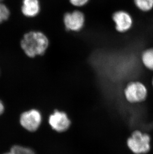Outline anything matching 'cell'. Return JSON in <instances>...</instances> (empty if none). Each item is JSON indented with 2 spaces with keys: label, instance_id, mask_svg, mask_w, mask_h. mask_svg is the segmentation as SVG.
Listing matches in <instances>:
<instances>
[{
  "label": "cell",
  "instance_id": "obj_9",
  "mask_svg": "<svg viewBox=\"0 0 153 154\" xmlns=\"http://www.w3.org/2000/svg\"><path fill=\"white\" fill-rule=\"evenodd\" d=\"M141 58L145 66L153 70V48L145 50L142 54Z\"/></svg>",
  "mask_w": 153,
  "mask_h": 154
},
{
  "label": "cell",
  "instance_id": "obj_16",
  "mask_svg": "<svg viewBox=\"0 0 153 154\" xmlns=\"http://www.w3.org/2000/svg\"><path fill=\"white\" fill-rule=\"evenodd\" d=\"M2 1V0H0V2H1Z\"/></svg>",
  "mask_w": 153,
  "mask_h": 154
},
{
  "label": "cell",
  "instance_id": "obj_1",
  "mask_svg": "<svg viewBox=\"0 0 153 154\" xmlns=\"http://www.w3.org/2000/svg\"><path fill=\"white\" fill-rule=\"evenodd\" d=\"M22 50L28 57L34 58L44 55L49 45L47 36L40 31H31L23 36L20 42Z\"/></svg>",
  "mask_w": 153,
  "mask_h": 154
},
{
  "label": "cell",
  "instance_id": "obj_5",
  "mask_svg": "<svg viewBox=\"0 0 153 154\" xmlns=\"http://www.w3.org/2000/svg\"><path fill=\"white\" fill-rule=\"evenodd\" d=\"M125 97L130 103L141 102L146 99L147 90L144 85L139 82L129 83L124 90Z\"/></svg>",
  "mask_w": 153,
  "mask_h": 154
},
{
  "label": "cell",
  "instance_id": "obj_13",
  "mask_svg": "<svg viewBox=\"0 0 153 154\" xmlns=\"http://www.w3.org/2000/svg\"><path fill=\"white\" fill-rule=\"evenodd\" d=\"M89 1L90 0H69V2L74 7H81L86 5Z\"/></svg>",
  "mask_w": 153,
  "mask_h": 154
},
{
  "label": "cell",
  "instance_id": "obj_15",
  "mask_svg": "<svg viewBox=\"0 0 153 154\" xmlns=\"http://www.w3.org/2000/svg\"><path fill=\"white\" fill-rule=\"evenodd\" d=\"M12 154V153H10V152H7V153H4V154Z\"/></svg>",
  "mask_w": 153,
  "mask_h": 154
},
{
  "label": "cell",
  "instance_id": "obj_11",
  "mask_svg": "<svg viewBox=\"0 0 153 154\" xmlns=\"http://www.w3.org/2000/svg\"><path fill=\"white\" fill-rule=\"evenodd\" d=\"M10 152L12 154H35L32 149L17 145L13 146L10 149Z\"/></svg>",
  "mask_w": 153,
  "mask_h": 154
},
{
  "label": "cell",
  "instance_id": "obj_3",
  "mask_svg": "<svg viewBox=\"0 0 153 154\" xmlns=\"http://www.w3.org/2000/svg\"><path fill=\"white\" fill-rule=\"evenodd\" d=\"M41 113L37 109H32L22 113L20 117V123L26 131L34 132L37 131L42 123Z\"/></svg>",
  "mask_w": 153,
  "mask_h": 154
},
{
  "label": "cell",
  "instance_id": "obj_2",
  "mask_svg": "<svg viewBox=\"0 0 153 154\" xmlns=\"http://www.w3.org/2000/svg\"><path fill=\"white\" fill-rule=\"evenodd\" d=\"M150 138L147 134L135 131L128 139L127 144L129 148L135 154L147 153L150 149Z\"/></svg>",
  "mask_w": 153,
  "mask_h": 154
},
{
  "label": "cell",
  "instance_id": "obj_10",
  "mask_svg": "<svg viewBox=\"0 0 153 154\" xmlns=\"http://www.w3.org/2000/svg\"><path fill=\"white\" fill-rule=\"evenodd\" d=\"M138 9L142 12H149L153 8V0H134Z\"/></svg>",
  "mask_w": 153,
  "mask_h": 154
},
{
  "label": "cell",
  "instance_id": "obj_14",
  "mask_svg": "<svg viewBox=\"0 0 153 154\" xmlns=\"http://www.w3.org/2000/svg\"><path fill=\"white\" fill-rule=\"evenodd\" d=\"M4 105L3 104V102H2V101L0 100V116L3 114V112L4 111Z\"/></svg>",
  "mask_w": 153,
  "mask_h": 154
},
{
  "label": "cell",
  "instance_id": "obj_4",
  "mask_svg": "<svg viewBox=\"0 0 153 154\" xmlns=\"http://www.w3.org/2000/svg\"><path fill=\"white\" fill-rule=\"evenodd\" d=\"M63 21L67 31L78 32L84 28L85 16L80 11L67 12L64 15Z\"/></svg>",
  "mask_w": 153,
  "mask_h": 154
},
{
  "label": "cell",
  "instance_id": "obj_7",
  "mask_svg": "<svg viewBox=\"0 0 153 154\" xmlns=\"http://www.w3.org/2000/svg\"><path fill=\"white\" fill-rule=\"evenodd\" d=\"M112 18L116 30L120 33L127 32L133 26V18L130 14L125 11H116L113 14Z\"/></svg>",
  "mask_w": 153,
  "mask_h": 154
},
{
  "label": "cell",
  "instance_id": "obj_6",
  "mask_svg": "<svg viewBox=\"0 0 153 154\" xmlns=\"http://www.w3.org/2000/svg\"><path fill=\"white\" fill-rule=\"evenodd\" d=\"M48 123L51 128L56 132L67 131L71 126V120L65 112L55 110L49 116Z\"/></svg>",
  "mask_w": 153,
  "mask_h": 154
},
{
  "label": "cell",
  "instance_id": "obj_8",
  "mask_svg": "<svg viewBox=\"0 0 153 154\" xmlns=\"http://www.w3.org/2000/svg\"><path fill=\"white\" fill-rule=\"evenodd\" d=\"M41 7L39 0H23L22 12L26 17H36L40 12Z\"/></svg>",
  "mask_w": 153,
  "mask_h": 154
},
{
  "label": "cell",
  "instance_id": "obj_17",
  "mask_svg": "<svg viewBox=\"0 0 153 154\" xmlns=\"http://www.w3.org/2000/svg\"></svg>",
  "mask_w": 153,
  "mask_h": 154
},
{
  "label": "cell",
  "instance_id": "obj_12",
  "mask_svg": "<svg viewBox=\"0 0 153 154\" xmlns=\"http://www.w3.org/2000/svg\"><path fill=\"white\" fill-rule=\"evenodd\" d=\"M10 16V11L4 4L0 2V23L7 20Z\"/></svg>",
  "mask_w": 153,
  "mask_h": 154
}]
</instances>
